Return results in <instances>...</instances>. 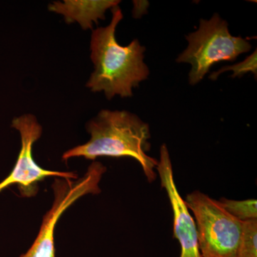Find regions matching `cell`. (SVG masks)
Wrapping results in <instances>:
<instances>
[{
  "mask_svg": "<svg viewBox=\"0 0 257 257\" xmlns=\"http://www.w3.org/2000/svg\"><path fill=\"white\" fill-rule=\"evenodd\" d=\"M111 10L112 18L109 25L92 32L91 59L94 70L87 84L92 92H104L108 99L115 95L133 96V88L146 80L150 74L144 62L145 47L138 40L125 47L116 41L115 32L123 14L118 5Z\"/></svg>",
  "mask_w": 257,
  "mask_h": 257,
  "instance_id": "cell-1",
  "label": "cell"
},
{
  "mask_svg": "<svg viewBox=\"0 0 257 257\" xmlns=\"http://www.w3.org/2000/svg\"><path fill=\"white\" fill-rule=\"evenodd\" d=\"M87 130L91 135L89 142L64 152L62 160L80 157L91 160L99 157H131L141 165L149 182L157 179L155 170L159 161L147 155L151 149L150 126L137 115L104 109L88 122Z\"/></svg>",
  "mask_w": 257,
  "mask_h": 257,
  "instance_id": "cell-2",
  "label": "cell"
},
{
  "mask_svg": "<svg viewBox=\"0 0 257 257\" xmlns=\"http://www.w3.org/2000/svg\"><path fill=\"white\" fill-rule=\"evenodd\" d=\"M186 40L188 47L177 62L192 66L189 79L192 85L202 80L213 64L234 61L251 48L247 40L230 34L227 23L218 14L209 20H201L199 29L186 36Z\"/></svg>",
  "mask_w": 257,
  "mask_h": 257,
  "instance_id": "cell-3",
  "label": "cell"
},
{
  "mask_svg": "<svg viewBox=\"0 0 257 257\" xmlns=\"http://www.w3.org/2000/svg\"><path fill=\"white\" fill-rule=\"evenodd\" d=\"M194 214L199 249L203 257H236L243 221L231 215L219 201L194 191L186 197Z\"/></svg>",
  "mask_w": 257,
  "mask_h": 257,
  "instance_id": "cell-4",
  "label": "cell"
},
{
  "mask_svg": "<svg viewBox=\"0 0 257 257\" xmlns=\"http://www.w3.org/2000/svg\"><path fill=\"white\" fill-rule=\"evenodd\" d=\"M106 171L101 162H94L84 175L75 181L55 178L52 185L54 192L52 207L44 216L40 231L31 247L20 257H56L55 231L59 219L64 211L83 196L101 192L99 184Z\"/></svg>",
  "mask_w": 257,
  "mask_h": 257,
  "instance_id": "cell-5",
  "label": "cell"
},
{
  "mask_svg": "<svg viewBox=\"0 0 257 257\" xmlns=\"http://www.w3.org/2000/svg\"><path fill=\"white\" fill-rule=\"evenodd\" d=\"M12 126L16 128L21 136V151L11 173L0 182V192L13 184H17L22 197L31 198L38 192L39 182L47 177L77 179V174L74 172L45 170L35 162L32 156V147L42 133L41 125L35 116L25 114L15 118Z\"/></svg>",
  "mask_w": 257,
  "mask_h": 257,
  "instance_id": "cell-6",
  "label": "cell"
},
{
  "mask_svg": "<svg viewBox=\"0 0 257 257\" xmlns=\"http://www.w3.org/2000/svg\"><path fill=\"white\" fill-rule=\"evenodd\" d=\"M157 170L161 185L167 192L173 211L174 237L180 244L179 257H203L199 249L195 221L176 186L170 152L166 145L161 147Z\"/></svg>",
  "mask_w": 257,
  "mask_h": 257,
  "instance_id": "cell-7",
  "label": "cell"
},
{
  "mask_svg": "<svg viewBox=\"0 0 257 257\" xmlns=\"http://www.w3.org/2000/svg\"><path fill=\"white\" fill-rule=\"evenodd\" d=\"M120 1L101 0V1H77L64 0L55 2L49 5V10L63 15L67 23L77 22L84 30L92 29L93 23L105 19L106 10L117 6Z\"/></svg>",
  "mask_w": 257,
  "mask_h": 257,
  "instance_id": "cell-8",
  "label": "cell"
},
{
  "mask_svg": "<svg viewBox=\"0 0 257 257\" xmlns=\"http://www.w3.org/2000/svg\"><path fill=\"white\" fill-rule=\"evenodd\" d=\"M219 202L225 210L240 221L257 219L256 199L237 201L221 198Z\"/></svg>",
  "mask_w": 257,
  "mask_h": 257,
  "instance_id": "cell-9",
  "label": "cell"
},
{
  "mask_svg": "<svg viewBox=\"0 0 257 257\" xmlns=\"http://www.w3.org/2000/svg\"><path fill=\"white\" fill-rule=\"evenodd\" d=\"M236 257H257V219L243 221Z\"/></svg>",
  "mask_w": 257,
  "mask_h": 257,
  "instance_id": "cell-10",
  "label": "cell"
},
{
  "mask_svg": "<svg viewBox=\"0 0 257 257\" xmlns=\"http://www.w3.org/2000/svg\"><path fill=\"white\" fill-rule=\"evenodd\" d=\"M256 50L249 57H246L243 62L234 64V65L223 67V68L219 69L217 72L211 74L209 78L212 79V80H216L221 73L225 72H229V71L233 72V74L231 75L232 78H235V77H239V78H240V77H242L243 75L248 73V72H251V73L254 74L255 77H256Z\"/></svg>",
  "mask_w": 257,
  "mask_h": 257,
  "instance_id": "cell-11",
  "label": "cell"
}]
</instances>
